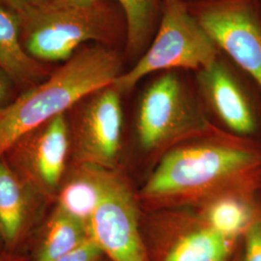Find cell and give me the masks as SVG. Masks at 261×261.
<instances>
[{"label": "cell", "instance_id": "obj_3", "mask_svg": "<svg viewBox=\"0 0 261 261\" xmlns=\"http://www.w3.org/2000/svg\"><path fill=\"white\" fill-rule=\"evenodd\" d=\"M22 46L38 61L65 62L81 47L100 44L124 51L127 22L112 0L85 5H35L17 14Z\"/></svg>", "mask_w": 261, "mask_h": 261}, {"label": "cell", "instance_id": "obj_6", "mask_svg": "<svg viewBox=\"0 0 261 261\" xmlns=\"http://www.w3.org/2000/svg\"><path fill=\"white\" fill-rule=\"evenodd\" d=\"M219 50L261 91V13L257 0H187Z\"/></svg>", "mask_w": 261, "mask_h": 261}, {"label": "cell", "instance_id": "obj_11", "mask_svg": "<svg viewBox=\"0 0 261 261\" xmlns=\"http://www.w3.org/2000/svg\"><path fill=\"white\" fill-rule=\"evenodd\" d=\"M36 196L2 156L0 158V237L6 252H13L27 233Z\"/></svg>", "mask_w": 261, "mask_h": 261}, {"label": "cell", "instance_id": "obj_12", "mask_svg": "<svg viewBox=\"0 0 261 261\" xmlns=\"http://www.w3.org/2000/svg\"><path fill=\"white\" fill-rule=\"evenodd\" d=\"M0 70L13 84L31 87L44 81L47 67L29 56L22 46L19 18L16 13L0 5Z\"/></svg>", "mask_w": 261, "mask_h": 261}, {"label": "cell", "instance_id": "obj_10", "mask_svg": "<svg viewBox=\"0 0 261 261\" xmlns=\"http://www.w3.org/2000/svg\"><path fill=\"white\" fill-rule=\"evenodd\" d=\"M247 76L221 51L211 65L196 72L206 106L237 137L255 134L260 121L259 108L245 80Z\"/></svg>", "mask_w": 261, "mask_h": 261}, {"label": "cell", "instance_id": "obj_18", "mask_svg": "<svg viewBox=\"0 0 261 261\" xmlns=\"http://www.w3.org/2000/svg\"><path fill=\"white\" fill-rule=\"evenodd\" d=\"M243 235L242 261H261V215L252 222Z\"/></svg>", "mask_w": 261, "mask_h": 261}, {"label": "cell", "instance_id": "obj_13", "mask_svg": "<svg viewBox=\"0 0 261 261\" xmlns=\"http://www.w3.org/2000/svg\"><path fill=\"white\" fill-rule=\"evenodd\" d=\"M110 169L112 168L77 164L59 187L56 207L88 225L103 195Z\"/></svg>", "mask_w": 261, "mask_h": 261}, {"label": "cell", "instance_id": "obj_19", "mask_svg": "<svg viewBox=\"0 0 261 261\" xmlns=\"http://www.w3.org/2000/svg\"><path fill=\"white\" fill-rule=\"evenodd\" d=\"M102 256L103 252L90 238L74 252L54 261H100Z\"/></svg>", "mask_w": 261, "mask_h": 261}, {"label": "cell", "instance_id": "obj_24", "mask_svg": "<svg viewBox=\"0 0 261 261\" xmlns=\"http://www.w3.org/2000/svg\"><path fill=\"white\" fill-rule=\"evenodd\" d=\"M4 252H6V251H5V247H4L3 241H2V239H1V237H0V254Z\"/></svg>", "mask_w": 261, "mask_h": 261}, {"label": "cell", "instance_id": "obj_22", "mask_svg": "<svg viewBox=\"0 0 261 261\" xmlns=\"http://www.w3.org/2000/svg\"><path fill=\"white\" fill-rule=\"evenodd\" d=\"M29 4V0H0V5L18 14Z\"/></svg>", "mask_w": 261, "mask_h": 261}, {"label": "cell", "instance_id": "obj_14", "mask_svg": "<svg viewBox=\"0 0 261 261\" xmlns=\"http://www.w3.org/2000/svg\"><path fill=\"white\" fill-rule=\"evenodd\" d=\"M90 239L88 225L56 207L45 224L31 261H54Z\"/></svg>", "mask_w": 261, "mask_h": 261}, {"label": "cell", "instance_id": "obj_2", "mask_svg": "<svg viewBox=\"0 0 261 261\" xmlns=\"http://www.w3.org/2000/svg\"><path fill=\"white\" fill-rule=\"evenodd\" d=\"M124 51L100 44L80 47L54 73L0 111V158L22 136L66 114L125 71Z\"/></svg>", "mask_w": 261, "mask_h": 261}, {"label": "cell", "instance_id": "obj_17", "mask_svg": "<svg viewBox=\"0 0 261 261\" xmlns=\"http://www.w3.org/2000/svg\"><path fill=\"white\" fill-rule=\"evenodd\" d=\"M251 197L230 195L215 198L201 206V221L218 232L236 240L258 217Z\"/></svg>", "mask_w": 261, "mask_h": 261}, {"label": "cell", "instance_id": "obj_21", "mask_svg": "<svg viewBox=\"0 0 261 261\" xmlns=\"http://www.w3.org/2000/svg\"><path fill=\"white\" fill-rule=\"evenodd\" d=\"M97 0H29V3L35 5H85Z\"/></svg>", "mask_w": 261, "mask_h": 261}, {"label": "cell", "instance_id": "obj_9", "mask_svg": "<svg viewBox=\"0 0 261 261\" xmlns=\"http://www.w3.org/2000/svg\"><path fill=\"white\" fill-rule=\"evenodd\" d=\"M121 95L112 85L86 97L72 109L74 158L77 164L114 168L121 143Z\"/></svg>", "mask_w": 261, "mask_h": 261}, {"label": "cell", "instance_id": "obj_16", "mask_svg": "<svg viewBox=\"0 0 261 261\" xmlns=\"http://www.w3.org/2000/svg\"><path fill=\"white\" fill-rule=\"evenodd\" d=\"M234 242L202 222L173 243L164 261H228Z\"/></svg>", "mask_w": 261, "mask_h": 261}, {"label": "cell", "instance_id": "obj_15", "mask_svg": "<svg viewBox=\"0 0 261 261\" xmlns=\"http://www.w3.org/2000/svg\"><path fill=\"white\" fill-rule=\"evenodd\" d=\"M121 8L127 22L124 48L126 63L135 64L149 47L158 28L162 0H112Z\"/></svg>", "mask_w": 261, "mask_h": 261}, {"label": "cell", "instance_id": "obj_5", "mask_svg": "<svg viewBox=\"0 0 261 261\" xmlns=\"http://www.w3.org/2000/svg\"><path fill=\"white\" fill-rule=\"evenodd\" d=\"M209 129L201 105L181 70L161 72L141 94L136 130L143 149L156 151L178 140L205 135Z\"/></svg>", "mask_w": 261, "mask_h": 261}, {"label": "cell", "instance_id": "obj_8", "mask_svg": "<svg viewBox=\"0 0 261 261\" xmlns=\"http://www.w3.org/2000/svg\"><path fill=\"white\" fill-rule=\"evenodd\" d=\"M70 139L67 113L61 114L22 136L5 155L37 196L56 198L64 177Z\"/></svg>", "mask_w": 261, "mask_h": 261}, {"label": "cell", "instance_id": "obj_25", "mask_svg": "<svg viewBox=\"0 0 261 261\" xmlns=\"http://www.w3.org/2000/svg\"><path fill=\"white\" fill-rule=\"evenodd\" d=\"M257 3H258V6H259V10H260L261 13V0H257Z\"/></svg>", "mask_w": 261, "mask_h": 261}, {"label": "cell", "instance_id": "obj_4", "mask_svg": "<svg viewBox=\"0 0 261 261\" xmlns=\"http://www.w3.org/2000/svg\"><path fill=\"white\" fill-rule=\"evenodd\" d=\"M219 55L214 41L190 12L187 0H162L161 19L149 47L112 86L128 93L148 75L170 70L196 72L211 65Z\"/></svg>", "mask_w": 261, "mask_h": 261}, {"label": "cell", "instance_id": "obj_20", "mask_svg": "<svg viewBox=\"0 0 261 261\" xmlns=\"http://www.w3.org/2000/svg\"><path fill=\"white\" fill-rule=\"evenodd\" d=\"M13 82L3 71L0 70V111L6 108L13 99Z\"/></svg>", "mask_w": 261, "mask_h": 261}, {"label": "cell", "instance_id": "obj_23", "mask_svg": "<svg viewBox=\"0 0 261 261\" xmlns=\"http://www.w3.org/2000/svg\"><path fill=\"white\" fill-rule=\"evenodd\" d=\"M0 261H28L27 258L15 255L12 252H4L0 254Z\"/></svg>", "mask_w": 261, "mask_h": 261}, {"label": "cell", "instance_id": "obj_7", "mask_svg": "<svg viewBox=\"0 0 261 261\" xmlns=\"http://www.w3.org/2000/svg\"><path fill=\"white\" fill-rule=\"evenodd\" d=\"M139 218L130 187L115 168L110 169L103 195L88 223L91 240L112 261H147Z\"/></svg>", "mask_w": 261, "mask_h": 261}, {"label": "cell", "instance_id": "obj_1", "mask_svg": "<svg viewBox=\"0 0 261 261\" xmlns=\"http://www.w3.org/2000/svg\"><path fill=\"white\" fill-rule=\"evenodd\" d=\"M209 136L168 151L141 190L150 205H204L230 195L252 196L260 182L261 147Z\"/></svg>", "mask_w": 261, "mask_h": 261}]
</instances>
